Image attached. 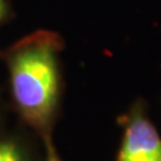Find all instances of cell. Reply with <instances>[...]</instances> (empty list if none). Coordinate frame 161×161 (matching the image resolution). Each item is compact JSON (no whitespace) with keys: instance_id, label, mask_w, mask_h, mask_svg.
<instances>
[{"instance_id":"obj_1","label":"cell","mask_w":161,"mask_h":161,"mask_svg":"<svg viewBox=\"0 0 161 161\" xmlns=\"http://www.w3.org/2000/svg\"><path fill=\"white\" fill-rule=\"evenodd\" d=\"M64 48V41L60 34L37 30L1 53L8 70L14 110L43 143L53 141V129L60 111V55Z\"/></svg>"},{"instance_id":"obj_2","label":"cell","mask_w":161,"mask_h":161,"mask_svg":"<svg viewBox=\"0 0 161 161\" xmlns=\"http://www.w3.org/2000/svg\"><path fill=\"white\" fill-rule=\"evenodd\" d=\"M123 137L117 161H161V137L138 100L123 117Z\"/></svg>"},{"instance_id":"obj_3","label":"cell","mask_w":161,"mask_h":161,"mask_svg":"<svg viewBox=\"0 0 161 161\" xmlns=\"http://www.w3.org/2000/svg\"><path fill=\"white\" fill-rule=\"evenodd\" d=\"M0 161H35L34 148L23 135L0 130Z\"/></svg>"},{"instance_id":"obj_4","label":"cell","mask_w":161,"mask_h":161,"mask_svg":"<svg viewBox=\"0 0 161 161\" xmlns=\"http://www.w3.org/2000/svg\"><path fill=\"white\" fill-rule=\"evenodd\" d=\"M44 147H46V161H62L61 158L58 156V150L55 148L53 141L46 142Z\"/></svg>"},{"instance_id":"obj_5","label":"cell","mask_w":161,"mask_h":161,"mask_svg":"<svg viewBox=\"0 0 161 161\" xmlns=\"http://www.w3.org/2000/svg\"><path fill=\"white\" fill-rule=\"evenodd\" d=\"M10 14H11V11H10V5L7 0H0V25L8 19Z\"/></svg>"},{"instance_id":"obj_6","label":"cell","mask_w":161,"mask_h":161,"mask_svg":"<svg viewBox=\"0 0 161 161\" xmlns=\"http://www.w3.org/2000/svg\"><path fill=\"white\" fill-rule=\"evenodd\" d=\"M0 130H3V110L0 106Z\"/></svg>"},{"instance_id":"obj_7","label":"cell","mask_w":161,"mask_h":161,"mask_svg":"<svg viewBox=\"0 0 161 161\" xmlns=\"http://www.w3.org/2000/svg\"><path fill=\"white\" fill-rule=\"evenodd\" d=\"M1 53H3V52H1V50H0V58H1Z\"/></svg>"}]
</instances>
